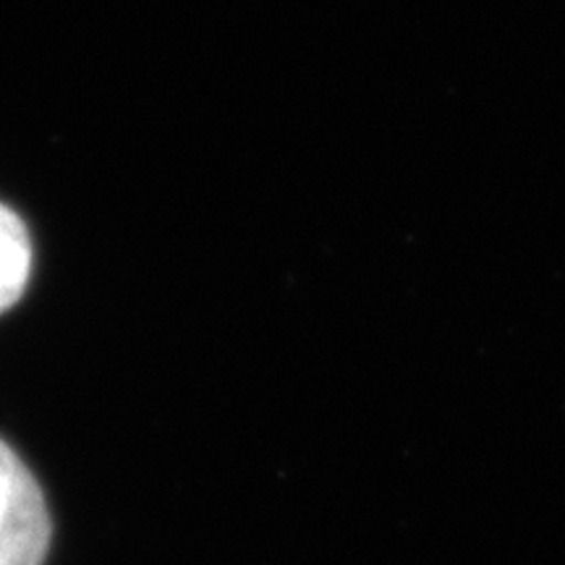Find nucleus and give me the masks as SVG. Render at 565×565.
Returning a JSON list of instances; mask_svg holds the SVG:
<instances>
[{
  "mask_svg": "<svg viewBox=\"0 0 565 565\" xmlns=\"http://www.w3.org/2000/svg\"><path fill=\"white\" fill-rule=\"evenodd\" d=\"M32 278V238L21 217L0 204V315L17 307Z\"/></svg>",
  "mask_w": 565,
  "mask_h": 565,
  "instance_id": "2",
  "label": "nucleus"
},
{
  "mask_svg": "<svg viewBox=\"0 0 565 565\" xmlns=\"http://www.w3.org/2000/svg\"><path fill=\"white\" fill-rule=\"evenodd\" d=\"M24 469V463L13 456V450L0 440V515L6 513V508L11 503L13 487H17V479Z\"/></svg>",
  "mask_w": 565,
  "mask_h": 565,
  "instance_id": "3",
  "label": "nucleus"
},
{
  "mask_svg": "<svg viewBox=\"0 0 565 565\" xmlns=\"http://www.w3.org/2000/svg\"><path fill=\"white\" fill-rule=\"evenodd\" d=\"M51 532L45 498L24 466L11 503L0 515V565H42L51 547Z\"/></svg>",
  "mask_w": 565,
  "mask_h": 565,
  "instance_id": "1",
  "label": "nucleus"
}]
</instances>
